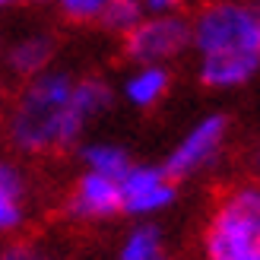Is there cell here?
Returning a JSON list of instances; mask_svg holds the SVG:
<instances>
[{"label": "cell", "mask_w": 260, "mask_h": 260, "mask_svg": "<svg viewBox=\"0 0 260 260\" xmlns=\"http://www.w3.org/2000/svg\"><path fill=\"white\" fill-rule=\"evenodd\" d=\"M190 51L197 80L229 92L260 73V13L251 0H210L190 19Z\"/></svg>", "instance_id": "cell-2"}, {"label": "cell", "mask_w": 260, "mask_h": 260, "mask_svg": "<svg viewBox=\"0 0 260 260\" xmlns=\"http://www.w3.org/2000/svg\"><path fill=\"white\" fill-rule=\"evenodd\" d=\"M80 162H83V172H92L102 178H111V181H121L127 175V168L134 165L130 152L118 143H108V140H89L80 146Z\"/></svg>", "instance_id": "cell-10"}, {"label": "cell", "mask_w": 260, "mask_h": 260, "mask_svg": "<svg viewBox=\"0 0 260 260\" xmlns=\"http://www.w3.org/2000/svg\"><path fill=\"white\" fill-rule=\"evenodd\" d=\"M114 92L102 76H73L67 70H45L25 80L10 102L4 130L10 146L22 155H51L80 140L111 108Z\"/></svg>", "instance_id": "cell-1"}, {"label": "cell", "mask_w": 260, "mask_h": 260, "mask_svg": "<svg viewBox=\"0 0 260 260\" xmlns=\"http://www.w3.org/2000/svg\"><path fill=\"white\" fill-rule=\"evenodd\" d=\"M0 197H25V175L19 165L0 159Z\"/></svg>", "instance_id": "cell-16"}, {"label": "cell", "mask_w": 260, "mask_h": 260, "mask_svg": "<svg viewBox=\"0 0 260 260\" xmlns=\"http://www.w3.org/2000/svg\"><path fill=\"white\" fill-rule=\"evenodd\" d=\"M254 168H257V175H260V149H257V155H254Z\"/></svg>", "instance_id": "cell-19"}, {"label": "cell", "mask_w": 260, "mask_h": 260, "mask_svg": "<svg viewBox=\"0 0 260 260\" xmlns=\"http://www.w3.org/2000/svg\"><path fill=\"white\" fill-rule=\"evenodd\" d=\"M143 4L140 0H111L108 10H105V16L99 19V25H105V29L111 35H127V32H134L137 25L143 22Z\"/></svg>", "instance_id": "cell-12"}, {"label": "cell", "mask_w": 260, "mask_h": 260, "mask_svg": "<svg viewBox=\"0 0 260 260\" xmlns=\"http://www.w3.org/2000/svg\"><path fill=\"white\" fill-rule=\"evenodd\" d=\"M114 260H172V254H168V241H165L159 225L137 222L121 238Z\"/></svg>", "instance_id": "cell-11"}, {"label": "cell", "mask_w": 260, "mask_h": 260, "mask_svg": "<svg viewBox=\"0 0 260 260\" xmlns=\"http://www.w3.org/2000/svg\"><path fill=\"white\" fill-rule=\"evenodd\" d=\"M7 70L19 80H35L54 63V38L48 32H29L7 48Z\"/></svg>", "instance_id": "cell-9"}, {"label": "cell", "mask_w": 260, "mask_h": 260, "mask_svg": "<svg viewBox=\"0 0 260 260\" xmlns=\"http://www.w3.org/2000/svg\"><path fill=\"white\" fill-rule=\"evenodd\" d=\"M25 197H0V238L16 235V232L25 225Z\"/></svg>", "instance_id": "cell-14"}, {"label": "cell", "mask_w": 260, "mask_h": 260, "mask_svg": "<svg viewBox=\"0 0 260 260\" xmlns=\"http://www.w3.org/2000/svg\"><path fill=\"white\" fill-rule=\"evenodd\" d=\"M203 260H260V184L241 181L216 197L200 235Z\"/></svg>", "instance_id": "cell-3"}, {"label": "cell", "mask_w": 260, "mask_h": 260, "mask_svg": "<svg viewBox=\"0 0 260 260\" xmlns=\"http://www.w3.org/2000/svg\"><path fill=\"white\" fill-rule=\"evenodd\" d=\"M124 57L130 63H159L168 67L175 57L190 51V19L181 13L143 16V22L124 38Z\"/></svg>", "instance_id": "cell-4"}, {"label": "cell", "mask_w": 260, "mask_h": 260, "mask_svg": "<svg viewBox=\"0 0 260 260\" xmlns=\"http://www.w3.org/2000/svg\"><path fill=\"white\" fill-rule=\"evenodd\" d=\"M0 260H63L54 248L38 241H22V244H10V248L0 254Z\"/></svg>", "instance_id": "cell-15"}, {"label": "cell", "mask_w": 260, "mask_h": 260, "mask_svg": "<svg viewBox=\"0 0 260 260\" xmlns=\"http://www.w3.org/2000/svg\"><path fill=\"white\" fill-rule=\"evenodd\" d=\"M57 7V13L67 22H76V25H89V22H99L105 16V10L111 0H51Z\"/></svg>", "instance_id": "cell-13"}, {"label": "cell", "mask_w": 260, "mask_h": 260, "mask_svg": "<svg viewBox=\"0 0 260 260\" xmlns=\"http://www.w3.org/2000/svg\"><path fill=\"white\" fill-rule=\"evenodd\" d=\"M225 143H229V118L225 114H206V118H200L197 124H190L184 130V137L165 155L162 168L175 181L193 178L222 159Z\"/></svg>", "instance_id": "cell-5"}, {"label": "cell", "mask_w": 260, "mask_h": 260, "mask_svg": "<svg viewBox=\"0 0 260 260\" xmlns=\"http://www.w3.org/2000/svg\"><path fill=\"white\" fill-rule=\"evenodd\" d=\"M63 213H67L73 222H108V219L121 216V190L118 181L102 178L92 172H80L76 181L67 190V200H63Z\"/></svg>", "instance_id": "cell-7"}, {"label": "cell", "mask_w": 260, "mask_h": 260, "mask_svg": "<svg viewBox=\"0 0 260 260\" xmlns=\"http://www.w3.org/2000/svg\"><path fill=\"white\" fill-rule=\"evenodd\" d=\"M22 4H38V0H0V13L13 10V7H22Z\"/></svg>", "instance_id": "cell-18"}, {"label": "cell", "mask_w": 260, "mask_h": 260, "mask_svg": "<svg viewBox=\"0 0 260 260\" xmlns=\"http://www.w3.org/2000/svg\"><path fill=\"white\" fill-rule=\"evenodd\" d=\"M140 4L146 16H168V13H178L181 0H140Z\"/></svg>", "instance_id": "cell-17"}, {"label": "cell", "mask_w": 260, "mask_h": 260, "mask_svg": "<svg viewBox=\"0 0 260 260\" xmlns=\"http://www.w3.org/2000/svg\"><path fill=\"white\" fill-rule=\"evenodd\" d=\"M121 190V213L140 222L165 213L178 200V181L162 165H130L127 175L118 181Z\"/></svg>", "instance_id": "cell-6"}, {"label": "cell", "mask_w": 260, "mask_h": 260, "mask_svg": "<svg viewBox=\"0 0 260 260\" xmlns=\"http://www.w3.org/2000/svg\"><path fill=\"white\" fill-rule=\"evenodd\" d=\"M168 89H172L168 67H159V63H134V70L121 83V95L130 108L149 111L168 95Z\"/></svg>", "instance_id": "cell-8"}]
</instances>
